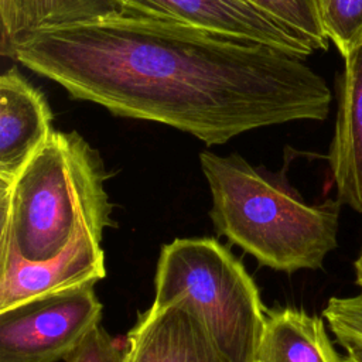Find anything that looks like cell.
Instances as JSON below:
<instances>
[{
	"instance_id": "2",
	"label": "cell",
	"mask_w": 362,
	"mask_h": 362,
	"mask_svg": "<svg viewBox=\"0 0 362 362\" xmlns=\"http://www.w3.org/2000/svg\"><path fill=\"white\" fill-rule=\"evenodd\" d=\"M103 160L76 132L54 130L10 182L0 180V247L42 263L85 230L115 226Z\"/></svg>"
},
{
	"instance_id": "16",
	"label": "cell",
	"mask_w": 362,
	"mask_h": 362,
	"mask_svg": "<svg viewBox=\"0 0 362 362\" xmlns=\"http://www.w3.org/2000/svg\"><path fill=\"white\" fill-rule=\"evenodd\" d=\"M335 339L346 338L362 342V293L351 297H331L322 310Z\"/></svg>"
},
{
	"instance_id": "1",
	"label": "cell",
	"mask_w": 362,
	"mask_h": 362,
	"mask_svg": "<svg viewBox=\"0 0 362 362\" xmlns=\"http://www.w3.org/2000/svg\"><path fill=\"white\" fill-rule=\"evenodd\" d=\"M11 57L75 99L208 146L259 127L324 120L331 105L328 85L301 58L130 10L34 34Z\"/></svg>"
},
{
	"instance_id": "11",
	"label": "cell",
	"mask_w": 362,
	"mask_h": 362,
	"mask_svg": "<svg viewBox=\"0 0 362 362\" xmlns=\"http://www.w3.org/2000/svg\"><path fill=\"white\" fill-rule=\"evenodd\" d=\"M123 11V0H0L1 54L11 57L14 48L34 34L105 20Z\"/></svg>"
},
{
	"instance_id": "17",
	"label": "cell",
	"mask_w": 362,
	"mask_h": 362,
	"mask_svg": "<svg viewBox=\"0 0 362 362\" xmlns=\"http://www.w3.org/2000/svg\"><path fill=\"white\" fill-rule=\"evenodd\" d=\"M337 342L346 351L344 356V362H362V342L355 339L341 338Z\"/></svg>"
},
{
	"instance_id": "14",
	"label": "cell",
	"mask_w": 362,
	"mask_h": 362,
	"mask_svg": "<svg viewBox=\"0 0 362 362\" xmlns=\"http://www.w3.org/2000/svg\"><path fill=\"white\" fill-rule=\"evenodd\" d=\"M324 31L342 57L362 37V0H317Z\"/></svg>"
},
{
	"instance_id": "5",
	"label": "cell",
	"mask_w": 362,
	"mask_h": 362,
	"mask_svg": "<svg viewBox=\"0 0 362 362\" xmlns=\"http://www.w3.org/2000/svg\"><path fill=\"white\" fill-rule=\"evenodd\" d=\"M102 311L92 281L0 311V362L65 359L100 324Z\"/></svg>"
},
{
	"instance_id": "9",
	"label": "cell",
	"mask_w": 362,
	"mask_h": 362,
	"mask_svg": "<svg viewBox=\"0 0 362 362\" xmlns=\"http://www.w3.org/2000/svg\"><path fill=\"white\" fill-rule=\"evenodd\" d=\"M52 113L44 93L13 66L0 76V180L13 181L44 147Z\"/></svg>"
},
{
	"instance_id": "15",
	"label": "cell",
	"mask_w": 362,
	"mask_h": 362,
	"mask_svg": "<svg viewBox=\"0 0 362 362\" xmlns=\"http://www.w3.org/2000/svg\"><path fill=\"white\" fill-rule=\"evenodd\" d=\"M129 351L127 337H112L100 324L64 359L65 362H124Z\"/></svg>"
},
{
	"instance_id": "8",
	"label": "cell",
	"mask_w": 362,
	"mask_h": 362,
	"mask_svg": "<svg viewBox=\"0 0 362 362\" xmlns=\"http://www.w3.org/2000/svg\"><path fill=\"white\" fill-rule=\"evenodd\" d=\"M124 362H228L185 297L151 305L127 332Z\"/></svg>"
},
{
	"instance_id": "4",
	"label": "cell",
	"mask_w": 362,
	"mask_h": 362,
	"mask_svg": "<svg viewBox=\"0 0 362 362\" xmlns=\"http://www.w3.org/2000/svg\"><path fill=\"white\" fill-rule=\"evenodd\" d=\"M185 297L228 362H256L266 308L252 276L214 238H178L160 250L154 305Z\"/></svg>"
},
{
	"instance_id": "10",
	"label": "cell",
	"mask_w": 362,
	"mask_h": 362,
	"mask_svg": "<svg viewBox=\"0 0 362 362\" xmlns=\"http://www.w3.org/2000/svg\"><path fill=\"white\" fill-rule=\"evenodd\" d=\"M328 161L341 204L362 214V37L344 57Z\"/></svg>"
},
{
	"instance_id": "6",
	"label": "cell",
	"mask_w": 362,
	"mask_h": 362,
	"mask_svg": "<svg viewBox=\"0 0 362 362\" xmlns=\"http://www.w3.org/2000/svg\"><path fill=\"white\" fill-rule=\"evenodd\" d=\"M124 10L259 42L305 58L314 49L297 34L243 0H123Z\"/></svg>"
},
{
	"instance_id": "3",
	"label": "cell",
	"mask_w": 362,
	"mask_h": 362,
	"mask_svg": "<svg viewBox=\"0 0 362 362\" xmlns=\"http://www.w3.org/2000/svg\"><path fill=\"white\" fill-rule=\"evenodd\" d=\"M199 161L219 235L277 272L322 267L337 247L339 199L307 204L284 178L253 167L238 153L202 151Z\"/></svg>"
},
{
	"instance_id": "7",
	"label": "cell",
	"mask_w": 362,
	"mask_h": 362,
	"mask_svg": "<svg viewBox=\"0 0 362 362\" xmlns=\"http://www.w3.org/2000/svg\"><path fill=\"white\" fill-rule=\"evenodd\" d=\"M102 238L85 230L71 246L42 263L21 259L0 247V311L20 303L83 283H96L106 274Z\"/></svg>"
},
{
	"instance_id": "13",
	"label": "cell",
	"mask_w": 362,
	"mask_h": 362,
	"mask_svg": "<svg viewBox=\"0 0 362 362\" xmlns=\"http://www.w3.org/2000/svg\"><path fill=\"white\" fill-rule=\"evenodd\" d=\"M270 18L276 20L314 51L328 48V37L324 31L317 0H243Z\"/></svg>"
},
{
	"instance_id": "12",
	"label": "cell",
	"mask_w": 362,
	"mask_h": 362,
	"mask_svg": "<svg viewBox=\"0 0 362 362\" xmlns=\"http://www.w3.org/2000/svg\"><path fill=\"white\" fill-rule=\"evenodd\" d=\"M256 362H344L327 332L324 318L303 308L266 311Z\"/></svg>"
},
{
	"instance_id": "18",
	"label": "cell",
	"mask_w": 362,
	"mask_h": 362,
	"mask_svg": "<svg viewBox=\"0 0 362 362\" xmlns=\"http://www.w3.org/2000/svg\"><path fill=\"white\" fill-rule=\"evenodd\" d=\"M354 270H355V283L362 293V247L358 257L354 262Z\"/></svg>"
}]
</instances>
